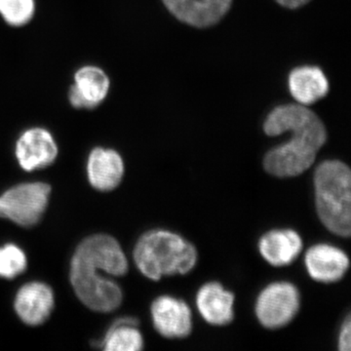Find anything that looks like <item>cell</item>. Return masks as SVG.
<instances>
[{
  "label": "cell",
  "instance_id": "5bb4252c",
  "mask_svg": "<svg viewBox=\"0 0 351 351\" xmlns=\"http://www.w3.org/2000/svg\"><path fill=\"white\" fill-rule=\"evenodd\" d=\"M234 295L218 282L203 285L196 295L198 311L209 324L223 326L233 320Z\"/></svg>",
  "mask_w": 351,
  "mask_h": 351
},
{
  "label": "cell",
  "instance_id": "4fadbf2b",
  "mask_svg": "<svg viewBox=\"0 0 351 351\" xmlns=\"http://www.w3.org/2000/svg\"><path fill=\"white\" fill-rule=\"evenodd\" d=\"M90 184L100 191H110L119 186L124 176V163L119 152L97 147L87 162Z\"/></svg>",
  "mask_w": 351,
  "mask_h": 351
},
{
  "label": "cell",
  "instance_id": "ac0fdd59",
  "mask_svg": "<svg viewBox=\"0 0 351 351\" xmlns=\"http://www.w3.org/2000/svg\"><path fill=\"white\" fill-rule=\"evenodd\" d=\"M27 261L25 252L15 244L0 247V277L13 279L27 269Z\"/></svg>",
  "mask_w": 351,
  "mask_h": 351
},
{
  "label": "cell",
  "instance_id": "52a82bcc",
  "mask_svg": "<svg viewBox=\"0 0 351 351\" xmlns=\"http://www.w3.org/2000/svg\"><path fill=\"white\" fill-rule=\"evenodd\" d=\"M154 328L161 336L169 339L186 338L193 330L191 311L182 300L161 295L152 304Z\"/></svg>",
  "mask_w": 351,
  "mask_h": 351
},
{
  "label": "cell",
  "instance_id": "9c48e42d",
  "mask_svg": "<svg viewBox=\"0 0 351 351\" xmlns=\"http://www.w3.org/2000/svg\"><path fill=\"white\" fill-rule=\"evenodd\" d=\"M55 306L54 292L47 284L29 282L18 291L14 308L21 320L29 326H38L49 318Z\"/></svg>",
  "mask_w": 351,
  "mask_h": 351
},
{
  "label": "cell",
  "instance_id": "7c38bea8",
  "mask_svg": "<svg viewBox=\"0 0 351 351\" xmlns=\"http://www.w3.org/2000/svg\"><path fill=\"white\" fill-rule=\"evenodd\" d=\"M75 84L71 88L69 101L76 108H93L105 100L110 80L103 69L88 66L75 73Z\"/></svg>",
  "mask_w": 351,
  "mask_h": 351
},
{
  "label": "cell",
  "instance_id": "44dd1931",
  "mask_svg": "<svg viewBox=\"0 0 351 351\" xmlns=\"http://www.w3.org/2000/svg\"><path fill=\"white\" fill-rule=\"evenodd\" d=\"M276 1L286 8L295 9L306 5L311 0H276Z\"/></svg>",
  "mask_w": 351,
  "mask_h": 351
},
{
  "label": "cell",
  "instance_id": "5b68a950",
  "mask_svg": "<svg viewBox=\"0 0 351 351\" xmlns=\"http://www.w3.org/2000/svg\"><path fill=\"white\" fill-rule=\"evenodd\" d=\"M51 186L45 182H25L0 195V218L23 228H32L43 219L48 207Z\"/></svg>",
  "mask_w": 351,
  "mask_h": 351
},
{
  "label": "cell",
  "instance_id": "7a4b0ae2",
  "mask_svg": "<svg viewBox=\"0 0 351 351\" xmlns=\"http://www.w3.org/2000/svg\"><path fill=\"white\" fill-rule=\"evenodd\" d=\"M271 137L290 132V142L270 149L263 167L279 178L295 177L308 169L316 154L327 141V131L319 117L301 105H284L274 108L263 124Z\"/></svg>",
  "mask_w": 351,
  "mask_h": 351
},
{
  "label": "cell",
  "instance_id": "d6986e66",
  "mask_svg": "<svg viewBox=\"0 0 351 351\" xmlns=\"http://www.w3.org/2000/svg\"><path fill=\"white\" fill-rule=\"evenodd\" d=\"M0 14L7 24H27L34 17V0H0Z\"/></svg>",
  "mask_w": 351,
  "mask_h": 351
},
{
  "label": "cell",
  "instance_id": "8992f818",
  "mask_svg": "<svg viewBox=\"0 0 351 351\" xmlns=\"http://www.w3.org/2000/svg\"><path fill=\"white\" fill-rule=\"evenodd\" d=\"M300 308V293L289 282H276L263 289L256 302V315L263 327L279 329L289 324Z\"/></svg>",
  "mask_w": 351,
  "mask_h": 351
},
{
  "label": "cell",
  "instance_id": "3957f363",
  "mask_svg": "<svg viewBox=\"0 0 351 351\" xmlns=\"http://www.w3.org/2000/svg\"><path fill=\"white\" fill-rule=\"evenodd\" d=\"M134 261L147 278L186 274L197 262L195 247L177 233L156 230L145 233L134 249Z\"/></svg>",
  "mask_w": 351,
  "mask_h": 351
},
{
  "label": "cell",
  "instance_id": "ba28073f",
  "mask_svg": "<svg viewBox=\"0 0 351 351\" xmlns=\"http://www.w3.org/2000/svg\"><path fill=\"white\" fill-rule=\"evenodd\" d=\"M16 157L25 171L43 169L56 160L58 147L52 135L43 128L23 133L16 144Z\"/></svg>",
  "mask_w": 351,
  "mask_h": 351
},
{
  "label": "cell",
  "instance_id": "30bf717a",
  "mask_svg": "<svg viewBox=\"0 0 351 351\" xmlns=\"http://www.w3.org/2000/svg\"><path fill=\"white\" fill-rule=\"evenodd\" d=\"M232 0H163L171 14L193 27H211L223 19Z\"/></svg>",
  "mask_w": 351,
  "mask_h": 351
},
{
  "label": "cell",
  "instance_id": "e0dca14e",
  "mask_svg": "<svg viewBox=\"0 0 351 351\" xmlns=\"http://www.w3.org/2000/svg\"><path fill=\"white\" fill-rule=\"evenodd\" d=\"M137 319L120 318L108 330L99 345L107 351H138L144 348V339L138 330Z\"/></svg>",
  "mask_w": 351,
  "mask_h": 351
},
{
  "label": "cell",
  "instance_id": "6da1fadb",
  "mask_svg": "<svg viewBox=\"0 0 351 351\" xmlns=\"http://www.w3.org/2000/svg\"><path fill=\"white\" fill-rule=\"evenodd\" d=\"M128 261L117 239L108 234L88 237L78 245L71 263V283L84 306L110 313L123 301L121 288L104 274L125 276Z\"/></svg>",
  "mask_w": 351,
  "mask_h": 351
},
{
  "label": "cell",
  "instance_id": "9a60e30c",
  "mask_svg": "<svg viewBox=\"0 0 351 351\" xmlns=\"http://www.w3.org/2000/svg\"><path fill=\"white\" fill-rule=\"evenodd\" d=\"M302 249L299 233L292 230H276L263 234L258 241L263 258L274 267H284L294 262Z\"/></svg>",
  "mask_w": 351,
  "mask_h": 351
},
{
  "label": "cell",
  "instance_id": "2e32d148",
  "mask_svg": "<svg viewBox=\"0 0 351 351\" xmlns=\"http://www.w3.org/2000/svg\"><path fill=\"white\" fill-rule=\"evenodd\" d=\"M289 89L301 105H311L326 96L329 82L319 68L302 66L289 75Z\"/></svg>",
  "mask_w": 351,
  "mask_h": 351
},
{
  "label": "cell",
  "instance_id": "8fae6325",
  "mask_svg": "<svg viewBox=\"0 0 351 351\" xmlns=\"http://www.w3.org/2000/svg\"><path fill=\"white\" fill-rule=\"evenodd\" d=\"M304 261L309 276L318 282H337L350 267L345 252L328 244L314 245L307 250Z\"/></svg>",
  "mask_w": 351,
  "mask_h": 351
},
{
  "label": "cell",
  "instance_id": "277c9868",
  "mask_svg": "<svg viewBox=\"0 0 351 351\" xmlns=\"http://www.w3.org/2000/svg\"><path fill=\"white\" fill-rule=\"evenodd\" d=\"M316 210L323 225L339 237L351 232V175L346 164L323 161L314 173Z\"/></svg>",
  "mask_w": 351,
  "mask_h": 351
},
{
  "label": "cell",
  "instance_id": "ffe728a7",
  "mask_svg": "<svg viewBox=\"0 0 351 351\" xmlns=\"http://www.w3.org/2000/svg\"><path fill=\"white\" fill-rule=\"evenodd\" d=\"M351 320L348 315L341 326L339 335V350L341 351L350 350Z\"/></svg>",
  "mask_w": 351,
  "mask_h": 351
}]
</instances>
